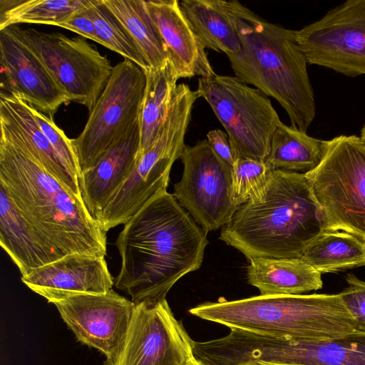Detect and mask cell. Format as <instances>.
I'll list each match as a JSON object with an SVG mask.
<instances>
[{"instance_id":"28","label":"cell","mask_w":365,"mask_h":365,"mask_svg":"<svg viewBox=\"0 0 365 365\" xmlns=\"http://www.w3.org/2000/svg\"><path fill=\"white\" fill-rule=\"evenodd\" d=\"M87 0H0V30L18 24L57 26Z\"/></svg>"},{"instance_id":"1","label":"cell","mask_w":365,"mask_h":365,"mask_svg":"<svg viewBox=\"0 0 365 365\" xmlns=\"http://www.w3.org/2000/svg\"><path fill=\"white\" fill-rule=\"evenodd\" d=\"M207 234L173 194L158 195L118 235L121 267L114 286L135 304L165 300L180 278L201 267Z\"/></svg>"},{"instance_id":"13","label":"cell","mask_w":365,"mask_h":365,"mask_svg":"<svg viewBox=\"0 0 365 365\" xmlns=\"http://www.w3.org/2000/svg\"><path fill=\"white\" fill-rule=\"evenodd\" d=\"M192 341L166 299L135 304L123 343L104 365H187Z\"/></svg>"},{"instance_id":"21","label":"cell","mask_w":365,"mask_h":365,"mask_svg":"<svg viewBox=\"0 0 365 365\" xmlns=\"http://www.w3.org/2000/svg\"><path fill=\"white\" fill-rule=\"evenodd\" d=\"M249 261L247 282L260 295H298L322 287V274L302 259L259 257Z\"/></svg>"},{"instance_id":"34","label":"cell","mask_w":365,"mask_h":365,"mask_svg":"<svg viewBox=\"0 0 365 365\" xmlns=\"http://www.w3.org/2000/svg\"><path fill=\"white\" fill-rule=\"evenodd\" d=\"M207 140L220 158L233 165L235 158L227 133L220 129L212 130L207 133Z\"/></svg>"},{"instance_id":"25","label":"cell","mask_w":365,"mask_h":365,"mask_svg":"<svg viewBox=\"0 0 365 365\" xmlns=\"http://www.w3.org/2000/svg\"><path fill=\"white\" fill-rule=\"evenodd\" d=\"M180 6L205 48L222 52L227 57L240 51L239 35L219 0H183Z\"/></svg>"},{"instance_id":"6","label":"cell","mask_w":365,"mask_h":365,"mask_svg":"<svg viewBox=\"0 0 365 365\" xmlns=\"http://www.w3.org/2000/svg\"><path fill=\"white\" fill-rule=\"evenodd\" d=\"M192 107L183 99L173 101L156 139L137 155L129 175L103 210L98 222L104 232L125 224L152 199L167 191L171 168L185 146Z\"/></svg>"},{"instance_id":"15","label":"cell","mask_w":365,"mask_h":365,"mask_svg":"<svg viewBox=\"0 0 365 365\" xmlns=\"http://www.w3.org/2000/svg\"><path fill=\"white\" fill-rule=\"evenodd\" d=\"M1 92L15 96L50 117L68 96L21 37L18 26L0 30Z\"/></svg>"},{"instance_id":"23","label":"cell","mask_w":365,"mask_h":365,"mask_svg":"<svg viewBox=\"0 0 365 365\" xmlns=\"http://www.w3.org/2000/svg\"><path fill=\"white\" fill-rule=\"evenodd\" d=\"M329 140L307 135L282 121L274 130L269 152L265 162L273 170H284L305 174L315 169L322 161Z\"/></svg>"},{"instance_id":"17","label":"cell","mask_w":365,"mask_h":365,"mask_svg":"<svg viewBox=\"0 0 365 365\" xmlns=\"http://www.w3.org/2000/svg\"><path fill=\"white\" fill-rule=\"evenodd\" d=\"M0 140L29 155L78 197L80 184L68 173L25 101L1 91Z\"/></svg>"},{"instance_id":"32","label":"cell","mask_w":365,"mask_h":365,"mask_svg":"<svg viewBox=\"0 0 365 365\" xmlns=\"http://www.w3.org/2000/svg\"><path fill=\"white\" fill-rule=\"evenodd\" d=\"M345 279L348 286L339 293L341 299L354 321L355 330L365 332V282L351 273Z\"/></svg>"},{"instance_id":"9","label":"cell","mask_w":365,"mask_h":365,"mask_svg":"<svg viewBox=\"0 0 365 365\" xmlns=\"http://www.w3.org/2000/svg\"><path fill=\"white\" fill-rule=\"evenodd\" d=\"M145 83V71L128 59L113 67L84 128L72 138L81 173L139 122Z\"/></svg>"},{"instance_id":"12","label":"cell","mask_w":365,"mask_h":365,"mask_svg":"<svg viewBox=\"0 0 365 365\" xmlns=\"http://www.w3.org/2000/svg\"><path fill=\"white\" fill-rule=\"evenodd\" d=\"M308 64L346 76L365 75V0H347L296 31Z\"/></svg>"},{"instance_id":"18","label":"cell","mask_w":365,"mask_h":365,"mask_svg":"<svg viewBox=\"0 0 365 365\" xmlns=\"http://www.w3.org/2000/svg\"><path fill=\"white\" fill-rule=\"evenodd\" d=\"M145 5L179 78L215 75L205 48L184 15L180 1L147 0Z\"/></svg>"},{"instance_id":"19","label":"cell","mask_w":365,"mask_h":365,"mask_svg":"<svg viewBox=\"0 0 365 365\" xmlns=\"http://www.w3.org/2000/svg\"><path fill=\"white\" fill-rule=\"evenodd\" d=\"M139 145L138 122L93 168L81 173V197L88 212L97 222L114 193L132 170Z\"/></svg>"},{"instance_id":"2","label":"cell","mask_w":365,"mask_h":365,"mask_svg":"<svg viewBox=\"0 0 365 365\" xmlns=\"http://www.w3.org/2000/svg\"><path fill=\"white\" fill-rule=\"evenodd\" d=\"M324 231L322 207L304 174L277 169L258 196L236 210L220 239L249 260L301 259Z\"/></svg>"},{"instance_id":"35","label":"cell","mask_w":365,"mask_h":365,"mask_svg":"<svg viewBox=\"0 0 365 365\" xmlns=\"http://www.w3.org/2000/svg\"><path fill=\"white\" fill-rule=\"evenodd\" d=\"M241 365H289V364H280V363H274L269 361H252L248 362Z\"/></svg>"},{"instance_id":"29","label":"cell","mask_w":365,"mask_h":365,"mask_svg":"<svg viewBox=\"0 0 365 365\" xmlns=\"http://www.w3.org/2000/svg\"><path fill=\"white\" fill-rule=\"evenodd\" d=\"M98 43L120 54L144 71L149 66L123 24L103 0H88Z\"/></svg>"},{"instance_id":"24","label":"cell","mask_w":365,"mask_h":365,"mask_svg":"<svg viewBox=\"0 0 365 365\" xmlns=\"http://www.w3.org/2000/svg\"><path fill=\"white\" fill-rule=\"evenodd\" d=\"M145 73L146 83L139 118L138 155L146 151L156 139L180 79L170 60L159 68H149Z\"/></svg>"},{"instance_id":"16","label":"cell","mask_w":365,"mask_h":365,"mask_svg":"<svg viewBox=\"0 0 365 365\" xmlns=\"http://www.w3.org/2000/svg\"><path fill=\"white\" fill-rule=\"evenodd\" d=\"M21 279L49 303L71 294L106 293L114 285L105 257L81 253L67 255Z\"/></svg>"},{"instance_id":"33","label":"cell","mask_w":365,"mask_h":365,"mask_svg":"<svg viewBox=\"0 0 365 365\" xmlns=\"http://www.w3.org/2000/svg\"><path fill=\"white\" fill-rule=\"evenodd\" d=\"M57 26L73 31L80 36L98 43L93 21L90 10L86 4L68 16L59 23Z\"/></svg>"},{"instance_id":"4","label":"cell","mask_w":365,"mask_h":365,"mask_svg":"<svg viewBox=\"0 0 365 365\" xmlns=\"http://www.w3.org/2000/svg\"><path fill=\"white\" fill-rule=\"evenodd\" d=\"M0 183L58 259L105 257L106 232L78 197L28 154L0 140Z\"/></svg>"},{"instance_id":"30","label":"cell","mask_w":365,"mask_h":365,"mask_svg":"<svg viewBox=\"0 0 365 365\" xmlns=\"http://www.w3.org/2000/svg\"><path fill=\"white\" fill-rule=\"evenodd\" d=\"M274 170L265 161L243 158L235 160L232 197L237 208L259 195Z\"/></svg>"},{"instance_id":"5","label":"cell","mask_w":365,"mask_h":365,"mask_svg":"<svg viewBox=\"0 0 365 365\" xmlns=\"http://www.w3.org/2000/svg\"><path fill=\"white\" fill-rule=\"evenodd\" d=\"M189 312L230 329L280 337L331 339L356 331L340 294L223 299L199 304Z\"/></svg>"},{"instance_id":"10","label":"cell","mask_w":365,"mask_h":365,"mask_svg":"<svg viewBox=\"0 0 365 365\" xmlns=\"http://www.w3.org/2000/svg\"><path fill=\"white\" fill-rule=\"evenodd\" d=\"M18 29L69 101L91 112L111 75L110 61L81 36Z\"/></svg>"},{"instance_id":"7","label":"cell","mask_w":365,"mask_h":365,"mask_svg":"<svg viewBox=\"0 0 365 365\" xmlns=\"http://www.w3.org/2000/svg\"><path fill=\"white\" fill-rule=\"evenodd\" d=\"M304 175L322 207L325 231L365 238V140L344 135L329 140L321 163Z\"/></svg>"},{"instance_id":"27","label":"cell","mask_w":365,"mask_h":365,"mask_svg":"<svg viewBox=\"0 0 365 365\" xmlns=\"http://www.w3.org/2000/svg\"><path fill=\"white\" fill-rule=\"evenodd\" d=\"M103 1L125 27L149 68H159L170 60L165 43L148 14L145 0Z\"/></svg>"},{"instance_id":"37","label":"cell","mask_w":365,"mask_h":365,"mask_svg":"<svg viewBox=\"0 0 365 365\" xmlns=\"http://www.w3.org/2000/svg\"><path fill=\"white\" fill-rule=\"evenodd\" d=\"M360 137L364 140H365V125H364V127L362 128L361 130V135Z\"/></svg>"},{"instance_id":"31","label":"cell","mask_w":365,"mask_h":365,"mask_svg":"<svg viewBox=\"0 0 365 365\" xmlns=\"http://www.w3.org/2000/svg\"><path fill=\"white\" fill-rule=\"evenodd\" d=\"M32 113L40 128L71 176L80 184L81 172L72 139L54 123L53 118L32 106Z\"/></svg>"},{"instance_id":"36","label":"cell","mask_w":365,"mask_h":365,"mask_svg":"<svg viewBox=\"0 0 365 365\" xmlns=\"http://www.w3.org/2000/svg\"><path fill=\"white\" fill-rule=\"evenodd\" d=\"M187 365H202L200 363H198L196 360L194 359L192 357L187 363Z\"/></svg>"},{"instance_id":"3","label":"cell","mask_w":365,"mask_h":365,"mask_svg":"<svg viewBox=\"0 0 365 365\" xmlns=\"http://www.w3.org/2000/svg\"><path fill=\"white\" fill-rule=\"evenodd\" d=\"M239 35L241 50L228 57L235 76L276 100L291 125L307 132L316 104L307 61L296 31L270 23L235 0H219Z\"/></svg>"},{"instance_id":"11","label":"cell","mask_w":365,"mask_h":365,"mask_svg":"<svg viewBox=\"0 0 365 365\" xmlns=\"http://www.w3.org/2000/svg\"><path fill=\"white\" fill-rule=\"evenodd\" d=\"M180 158L183 172L174 185L173 196L205 232L222 227L237 209L232 197V166L207 140L185 145Z\"/></svg>"},{"instance_id":"26","label":"cell","mask_w":365,"mask_h":365,"mask_svg":"<svg viewBox=\"0 0 365 365\" xmlns=\"http://www.w3.org/2000/svg\"><path fill=\"white\" fill-rule=\"evenodd\" d=\"M302 259L321 274L365 266V238L344 231H324L304 250Z\"/></svg>"},{"instance_id":"8","label":"cell","mask_w":365,"mask_h":365,"mask_svg":"<svg viewBox=\"0 0 365 365\" xmlns=\"http://www.w3.org/2000/svg\"><path fill=\"white\" fill-rule=\"evenodd\" d=\"M228 135L235 160L264 161L281 122L269 97L236 76L199 78L197 89Z\"/></svg>"},{"instance_id":"14","label":"cell","mask_w":365,"mask_h":365,"mask_svg":"<svg viewBox=\"0 0 365 365\" xmlns=\"http://www.w3.org/2000/svg\"><path fill=\"white\" fill-rule=\"evenodd\" d=\"M52 304L77 340L99 350L106 359L123 343L135 307L113 289L102 294H71Z\"/></svg>"},{"instance_id":"22","label":"cell","mask_w":365,"mask_h":365,"mask_svg":"<svg viewBox=\"0 0 365 365\" xmlns=\"http://www.w3.org/2000/svg\"><path fill=\"white\" fill-rule=\"evenodd\" d=\"M285 364L297 365H365V332L331 339H288Z\"/></svg>"},{"instance_id":"20","label":"cell","mask_w":365,"mask_h":365,"mask_svg":"<svg viewBox=\"0 0 365 365\" xmlns=\"http://www.w3.org/2000/svg\"><path fill=\"white\" fill-rule=\"evenodd\" d=\"M0 244L21 277L58 259L0 183Z\"/></svg>"}]
</instances>
